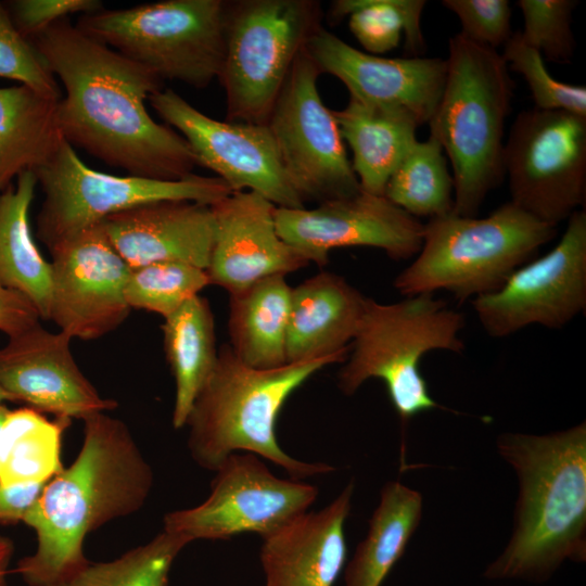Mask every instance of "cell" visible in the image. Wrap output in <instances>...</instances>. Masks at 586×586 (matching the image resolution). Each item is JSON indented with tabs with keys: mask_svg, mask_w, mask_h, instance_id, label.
Listing matches in <instances>:
<instances>
[{
	"mask_svg": "<svg viewBox=\"0 0 586 586\" xmlns=\"http://www.w3.org/2000/svg\"><path fill=\"white\" fill-rule=\"evenodd\" d=\"M224 0H165L82 14L76 27L162 80L205 88L218 78L226 47Z\"/></svg>",
	"mask_w": 586,
	"mask_h": 586,
	"instance_id": "8",
	"label": "cell"
},
{
	"mask_svg": "<svg viewBox=\"0 0 586 586\" xmlns=\"http://www.w3.org/2000/svg\"><path fill=\"white\" fill-rule=\"evenodd\" d=\"M188 544L182 536L163 530L115 559L89 561L54 586H169L173 564Z\"/></svg>",
	"mask_w": 586,
	"mask_h": 586,
	"instance_id": "33",
	"label": "cell"
},
{
	"mask_svg": "<svg viewBox=\"0 0 586 586\" xmlns=\"http://www.w3.org/2000/svg\"><path fill=\"white\" fill-rule=\"evenodd\" d=\"M8 3L12 22L27 39L72 14L82 15L103 9L99 0H14Z\"/></svg>",
	"mask_w": 586,
	"mask_h": 586,
	"instance_id": "39",
	"label": "cell"
},
{
	"mask_svg": "<svg viewBox=\"0 0 586 586\" xmlns=\"http://www.w3.org/2000/svg\"><path fill=\"white\" fill-rule=\"evenodd\" d=\"M292 288L271 276L230 294V347L245 365L275 369L288 364L286 330Z\"/></svg>",
	"mask_w": 586,
	"mask_h": 586,
	"instance_id": "25",
	"label": "cell"
},
{
	"mask_svg": "<svg viewBox=\"0 0 586 586\" xmlns=\"http://www.w3.org/2000/svg\"><path fill=\"white\" fill-rule=\"evenodd\" d=\"M0 78L18 81L47 98L61 99L56 78L31 42L16 29L2 2H0Z\"/></svg>",
	"mask_w": 586,
	"mask_h": 586,
	"instance_id": "37",
	"label": "cell"
},
{
	"mask_svg": "<svg viewBox=\"0 0 586 586\" xmlns=\"http://www.w3.org/2000/svg\"><path fill=\"white\" fill-rule=\"evenodd\" d=\"M214 239L206 268L211 284L229 294L309 262L279 235L276 206L252 191L232 192L211 205Z\"/></svg>",
	"mask_w": 586,
	"mask_h": 586,
	"instance_id": "20",
	"label": "cell"
},
{
	"mask_svg": "<svg viewBox=\"0 0 586 586\" xmlns=\"http://www.w3.org/2000/svg\"><path fill=\"white\" fill-rule=\"evenodd\" d=\"M354 487L351 482L323 509L306 511L263 538L265 586H333L346 562L344 524Z\"/></svg>",
	"mask_w": 586,
	"mask_h": 586,
	"instance_id": "22",
	"label": "cell"
},
{
	"mask_svg": "<svg viewBox=\"0 0 586 586\" xmlns=\"http://www.w3.org/2000/svg\"><path fill=\"white\" fill-rule=\"evenodd\" d=\"M319 75L303 48L266 123L292 187L304 203L318 204L361 190L333 111L318 91Z\"/></svg>",
	"mask_w": 586,
	"mask_h": 586,
	"instance_id": "12",
	"label": "cell"
},
{
	"mask_svg": "<svg viewBox=\"0 0 586 586\" xmlns=\"http://www.w3.org/2000/svg\"><path fill=\"white\" fill-rule=\"evenodd\" d=\"M9 410L10 409L4 404H0V431Z\"/></svg>",
	"mask_w": 586,
	"mask_h": 586,
	"instance_id": "43",
	"label": "cell"
},
{
	"mask_svg": "<svg viewBox=\"0 0 586 586\" xmlns=\"http://www.w3.org/2000/svg\"><path fill=\"white\" fill-rule=\"evenodd\" d=\"M65 89L64 140L129 176L179 180L198 165L186 139L155 122L145 101L163 89L146 67L87 36L65 17L28 39Z\"/></svg>",
	"mask_w": 586,
	"mask_h": 586,
	"instance_id": "1",
	"label": "cell"
},
{
	"mask_svg": "<svg viewBox=\"0 0 586 586\" xmlns=\"http://www.w3.org/2000/svg\"><path fill=\"white\" fill-rule=\"evenodd\" d=\"M34 173L44 194L36 218V235L49 251L131 207L163 200L213 205L232 193L218 177L191 174L179 180H156L97 171L80 160L66 140Z\"/></svg>",
	"mask_w": 586,
	"mask_h": 586,
	"instance_id": "10",
	"label": "cell"
},
{
	"mask_svg": "<svg viewBox=\"0 0 586 586\" xmlns=\"http://www.w3.org/2000/svg\"><path fill=\"white\" fill-rule=\"evenodd\" d=\"M348 354L255 369L242 362L229 343L218 348L216 365L188 415V449L196 464L216 471L232 454L252 453L279 466L291 479L334 470L323 462H306L279 445L276 425L289 396L322 368L346 360Z\"/></svg>",
	"mask_w": 586,
	"mask_h": 586,
	"instance_id": "4",
	"label": "cell"
},
{
	"mask_svg": "<svg viewBox=\"0 0 586 586\" xmlns=\"http://www.w3.org/2000/svg\"><path fill=\"white\" fill-rule=\"evenodd\" d=\"M58 104L25 85L0 88V193L22 173L44 165L59 149L64 138Z\"/></svg>",
	"mask_w": 586,
	"mask_h": 586,
	"instance_id": "26",
	"label": "cell"
},
{
	"mask_svg": "<svg viewBox=\"0 0 586 586\" xmlns=\"http://www.w3.org/2000/svg\"><path fill=\"white\" fill-rule=\"evenodd\" d=\"M510 202L557 226L585 204L586 116L561 110H524L504 144Z\"/></svg>",
	"mask_w": 586,
	"mask_h": 586,
	"instance_id": "11",
	"label": "cell"
},
{
	"mask_svg": "<svg viewBox=\"0 0 586 586\" xmlns=\"http://www.w3.org/2000/svg\"><path fill=\"white\" fill-rule=\"evenodd\" d=\"M423 0H335L334 21L349 16L348 26L367 53L379 55L395 49L405 33L406 50L418 56L424 51L420 20Z\"/></svg>",
	"mask_w": 586,
	"mask_h": 586,
	"instance_id": "32",
	"label": "cell"
},
{
	"mask_svg": "<svg viewBox=\"0 0 586 586\" xmlns=\"http://www.w3.org/2000/svg\"><path fill=\"white\" fill-rule=\"evenodd\" d=\"M149 103L186 139L198 165L214 171L232 192H255L276 207H305L288 179L266 124L214 119L173 89L154 92Z\"/></svg>",
	"mask_w": 586,
	"mask_h": 586,
	"instance_id": "15",
	"label": "cell"
},
{
	"mask_svg": "<svg viewBox=\"0 0 586 586\" xmlns=\"http://www.w3.org/2000/svg\"><path fill=\"white\" fill-rule=\"evenodd\" d=\"M304 50L320 74H330L344 84L351 98L404 111L419 126L429 123L443 92L446 59L370 54L322 26L307 39Z\"/></svg>",
	"mask_w": 586,
	"mask_h": 586,
	"instance_id": "18",
	"label": "cell"
},
{
	"mask_svg": "<svg viewBox=\"0 0 586 586\" xmlns=\"http://www.w3.org/2000/svg\"><path fill=\"white\" fill-rule=\"evenodd\" d=\"M14 546L10 538L0 535V586H8L9 565L13 556Z\"/></svg>",
	"mask_w": 586,
	"mask_h": 586,
	"instance_id": "42",
	"label": "cell"
},
{
	"mask_svg": "<svg viewBox=\"0 0 586 586\" xmlns=\"http://www.w3.org/2000/svg\"><path fill=\"white\" fill-rule=\"evenodd\" d=\"M315 0L227 1L226 47L218 79L227 120L267 123L290 69L321 26Z\"/></svg>",
	"mask_w": 586,
	"mask_h": 586,
	"instance_id": "9",
	"label": "cell"
},
{
	"mask_svg": "<svg viewBox=\"0 0 586 586\" xmlns=\"http://www.w3.org/2000/svg\"><path fill=\"white\" fill-rule=\"evenodd\" d=\"M72 339L39 323L9 337L0 348V387L10 400L41 413L85 418L115 409L81 372L71 352Z\"/></svg>",
	"mask_w": 586,
	"mask_h": 586,
	"instance_id": "19",
	"label": "cell"
},
{
	"mask_svg": "<svg viewBox=\"0 0 586 586\" xmlns=\"http://www.w3.org/2000/svg\"><path fill=\"white\" fill-rule=\"evenodd\" d=\"M442 4L458 17L460 34L480 46L497 50L512 35L508 0H444Z\"/></svg>",
	"mask_w": 586,
	"mask_h": 586,
	"instance_id": "38",
	"label": "cell"
},
{
	"mask_svg": "<svg viewBox=\"0 0 586 586\" xmlns=\"http://www.w3.org/2000/svg\"><path fill=\"white\" fill-rule=\"evenodd\" d=\"M49 252V320L72 340H95L116 330L131 310L125 298L131 267L112 246L102 222Z\"/></svg>",
	"mask_w": 586,
	"mask_h": 586,
	"instance_id": "16",
	"label": "cell"
},
{
	"mask_svg": "<svg viewBox=\"0 0 586 586\" xmlns=\"http://www.w3.org/2000/svg\"><path fill=\"white\" fill-rule=\"evenodd\" d=\"M367 297L336 273L322 271L291 291L288 364L348 354Z\"/></svg>",
	"mask_w": 586,
	"mask_h": 586,
	"instance_id": "23",
	"label": "cell"
},
{
	"mask_svg": "<svg viewBox=\"0 0 586 586\" xmlns=\"http://www.w3.org/2000/svg\"><path fill=\"white\" fill-rule=\"evenodd\" d=\"M443 92L429 120L430 136L453 167V213L476 217L504 177L505 122L512 80L502 55L460 33L449 39Z\"/></svg>",
	"mask_w": 586,
	"mask_h": 586,
	"instance_id": "5",
	"label": "cell"
},
{
	"mask_svg": "<svg viewBox=\"0 0 586 586\" xmlns=\"http://www.w3.org/2000/svg\"><path fill=\"white\" fill-rule=\"evenodd\" d=\"M333 115L343 141L352 150L351 163L361 190L384 195L388 179L418 141L419 124L404 111L351 97Z\"/></svg>",
	"mask_w": 586,
	"mask_h": 586,
	"instance_id": "24",
	"label": "cell"
},
{
	"mask_svg": "<svg viewBox=\"0 0 586 586\" xmlns=\"http://www.w3.org/2000/svg\"><path fill=\"white\" fill-rule=\"evenodd\" d=\"M102 225L118 255L132 268L183 262L207 268L214 239L211 205L163 200L106 217Z\"/></svg>",
	"mask_w": 586,
	"mask_h": 586,
	"instance_id": "21",
	"label": "cell"
},
{
	"mask_svg": "<svg viewBox=\"0 0 586 586\" xmlns=\"http://www.w3.org/2000/svg\"><path fill=\"white\" fill-rule=\"evenodd\" d=\"M422 515V496L397 481L386 483L368 533L344 571V586H381L404 555Z\"/></svg>",
	"mask_w": 586,
	"mask_h": 586,
	"instance_id": "29",
	"label": "cell"
},
{
	"mask_svg": "<svg viewBox=\"0 0 586 586\" xmlns=\"http://www.w3.org/2000/svg\"><path fill=\"white\" fill-rule=\"evenodd\" d=\"M487 334L505 337L531 326L560 329L586 308V212L568 218L560 241L514 270L500 289L473 298Z\"/></svg>",
	"mask_w": 586,
	"mask_h": 586,
	"instance_id": "14",
	"label": "cell"
},
{
	"mask_svg": "<svg viewBox=\"0 0 586 586\" xmlns=\"http://www.w3.org/2000/svg\"><path fill=\"white\" fill-rule=\"evenodd\" d=\"M577 3L574 0H519L517 5L524 20L522 39L544 59L570 62L575 49L572 14Z\"/></svg>",
	"mask_w": 586,
	"mask_h": 586,
	"instance_id": "36",
	"label": "cell"
},
{
	"mask_svg": "<svg viewBox=\"0 0 586 586\" xmlns=\"http://www.w3.org/2000/svg\"><path fill=\"white\" fill-rule=\"evenodd\" d=\"M40 320L38 309L28 297L0 284V331L12 337Z\"/></svg>",
	"mask_w": 586,
	"mask_h": 586,
	"instance_id": "40",
	"label": "cell"
},
{
	"mask_svg": "<svg viewBox=\"0 0 586 586\" xmlns=\"http://www.w3.org/2000/svg\"><path fill=\"white\" fill-rule=\"evenodd\" d=\"M209 284L205 269L183 262H157L130 268L125 298L130 309L165 319Z\"/></svg>",
	"mask_w": 586,
	"mask_h": 586,
	"instance_id": "34",
	"label": "cell"
},
{
	"mask_svg": "<svg viewBox=\"0 0 586 586\" xmlns=\"http://www.w3.org/2000/svg\"><path fill=\"white\" fill-rule=\"evenodd\" d=\"M10 400L8 394L0 387V404H3V402Z\"/></svg>",
	"mask_w": 586,
	"mask_h": 586,
	"instance_id": "44",
	"label": "cell"
},
{
	"mask_svg": "<svg viewBox=\"0 0 586 586\" xmlns=\"http://www.w3.org/2000/svg\"><path fill=\"white\" fill-rule=\"evenodd\" d=\"M279 235L309 263L324 266L334 249L370 246L394 260L417 255L424 225L384 195L360 190L314 208L276 207Z\"/></svg>",
	"mask_w": 586,
	"mask_h": 586,
	"instance_id": "17",
	"label": "cell"
},
{
	"mask_svg": "<svg viewBox=\"0 0 586 586\" xmlns=\"http://www.w3.org/2000/svg\"><path fill=\"white\" fill-rule=\"evenodd\" d=\"M384 196L413 217L435 218L454 206V180L441 144L417 141L388 179Z\"/></svg>",
	"mask_w": 586,
	"mask_h": 586,
	"instance_id": "31",
	"label": "cell"
},
{
	"mask_svg": "<svg viewBox=\"0 0 586 586\" xmlns=\"http://www.w3.org/2000/svg\"><path fill=\"white\" fill-rule=\"evenodd\" d=\"M162 331L165 356L175 380L171 423L175 429H181L218 357L208 301L200 295L192 297L164 319Z\"/></svg>",
	"mask_w": 586,
	"mask_h": 586,
	"instance_id": "28",
	"label": "cell"
},
{
	"mask_svg": "<svg viewBox=\"0 0 586 586\" xmlns=\"http://www.w3.org/2000/svg\"><path fill=\"white\" fill-rule=\"evenodd\" d=\"M37 183L35 173L26 170L0 193V284L24 294L40 319L49 320L51 264L40 254L28 221Z\"/></svg>",
	"mask_w": 586,
	"mask_h": 586,
	"instance_id": "27",
	"label": "cell"
},
{
	"mask_svg": "<svg viewBox=\"0 0 586 586\" xmlns=\"http://www.w3.org/2000/svg\"><path fill=\"white\" fill-rule=\"evenodd\" d=\"M82 421L77 457L44 485L24 520L37 544L15 573L28 586H54L82 569L90 561L88 534L139 511L154 485L153 469L124 421L106 412Z\"/></svg>",
	"mask_w": 586,
	"mask_h": 586,
	"instance_id": "2",
	"label": "cell"
},
{
	"mask_svg": "<svg viewBox=\"0 0 586 586\" xmlns=\"http://www.w3.org/2000/svg\"><path fill=\"white\" fill-rule=\"evenodd\" d=\"M46 484L3 485L0 483V523L24 522Z\"/></svg>",
	"mask_w": 586,
	"mask_h": 586,
	"instance_id": "41",
	"label": "cell"
},
{
	"mask_svg": "<svg viewBox=\"0 0 586 586\" xmlns=\"http://www.w3.org/2000/svg\"><path fill=\"white\" fill-rule=\"evenodd\" d=\"M215 473L208 497L195 507L167 512L164 531L190 543L242 533L265 538L308 511L318 496L316 486L276 476L252 453L230 455Z\"/></svg>",
	"mask_w": 586,
	"mask_h": 586,
	"instance_id": "13",
	"label": "cell"
},
{
	"mask_svg": "<svg viewBox=\"0 0 586 586\" xmlns=\"http://www.w3.org/2000/svg\"><path fill=\"white\" fill-rule=\"evenodd\" d=\"M504 47L501 55L508 68L523 76L536 109L586 116V88L555 79L542 54L522 39L520 31L513 33Z\"/></svg>",
	"mask_w": 586,
	"mask_h": 586,
	"instance_id": "35",
	"label": "cell"
},
{
	"mask_svg": "<svg viewBox=\"0 0 586 586\" xmlns=\"http://www.w3.org/2000/svg\"><path fill=\"white\" fill-rule=\"evenodd\" d=\"M556 234L511 202L484 218L450 212L424 225L418 256L394 286L406 297L445 290L460 302L493 293Z\"/></svg>",
	"mask_w": 586,
	"mask_h": 586,
	"instance_id": "6",
	"label": "cell"
},
{
	"mask_svg": "<svg viewBox=\"0 0 586 586\" xmlns=\"http://www.w3.org/2000/svg\"><path fill=\"white\" fill-rule=\"evenodd\" d=\"M497 449L519 479L513 532L488 579L547 581L586 559V423L544 435L504 433Z\"/></svg>",
	"mask_w": 586,
	"mask_h": 586,
	"instance_id": "3",
	"label": "cell"
},
{
	"mask_svg": "<svg viewBox=\"0 0 586 586\" xmlns=\"http://www.w3.org/2000/svg\"><path fill=\"white\" fill-rule=\"evenodd\" d=\"M71 420H49L29 407L9 410L0 431V483H48L61 473L62 437Z\"/></svg>",
	"mask_w": 586,
	"mask_h": 586,
	"instance_id": "30",
	"label": "cell"
},
{
	"mask_svg": "<svg viewBox=\"0 0 586 586\" xmlns=\"http://www.w3.org/2000/svg\"><path fill=\"white\" fill-rule=\"evenodd\" d=\"M462 313L433 294H419L382 304L366 300L337 385L354 394L369 379L384 382L402 421L440 407L429 393L420 371L422 357L431 351L461 353Z\"/></svg>",
	"mask_w": 586,
	"mask_h": 586,
	"instance_id": "7",
	"label": "cell"
}]
</instances>
